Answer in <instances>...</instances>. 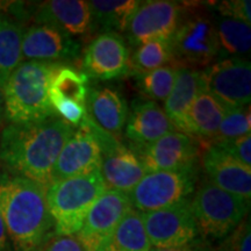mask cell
Listing matches in <instances>:
<instances>
[{"instance_id": "32", "label": "cell", "mask_w": 251, "mask_h": 251, "mask_svg": "<svg viewBox=\"0 0 251 251\" xmlns=\"http://www.w3.org/2000/svg\"><path fill=\"white\" fill-rule=\"evenodd\" d=\"M218 146L219 148L224 149L229 155H231L242 164L251 168V134L246 136L238 137V139L220 141V142L209 143Z\"/></svg>"}, {"instance_id": "35", "label": "cell", "mask_w": 251, "mask_h": 251, "mask_svg": "<svg viewBox=\"0 0 251 251\" xmlns=\"http://www.w3.org/2000/svg\"><path fill=\"white\" fill-rule=\"evenodd\" d=\"M8 244V236L6 233V227L4 219H2L1 211H0V251H6Z\"/></svg>"}, {"instance_id": "24", "label": "cell", "mask_w": 251, "mask_h": 251, "mask_svg": "<svg viewBox=\"0 0 251 251\" xmlns=\"http://www.w3.org/2000/svg\"><path fill=\"white\" fill-rule=\"evenodd\" d=\"M141 1L139 0H92L89 1L93 29L101 33L126 31Z\"/></svg>"}, {"instance_id": "36", "label": "cell", "mask_w": 251, "mask_h": 251, "mask_svg": "<svg viewBox=\"0 0 251 251\" xmlns=\"http://www.w3.org/2000/svg\"><path fill=\"white\" fill-rule=\"evenodd\" d=\"M151 251H197V250L191 246H185V247H179V248H164V249H161V248H152Z\"/></svg>"}, {"instance_id": "4", "label": "cell", "mask_w": 251, "mask_h": 251, "mask_svg": "<svg viewBox=\"0 0 251 251\" xmlns=\"http://www.w3.org/2000/svg\"><path fill=\"white\" fill-rule=\"evenodd\" d=\"M106 190L100 170L49 184L46 197L56 236L76 235L87 213Z\"/></svg>"}, {"instance_id": "1", "label": "cell", "mask_w": 251, "mask_h": 251, "mask_svg": "<svg viewBox=\"0 0 251 251\" xmlns=\"http://www.w3.org/2000/svg\"><path fill=\"white\" fill-rule=\"evenodd\" d=\"M75 130L57 115L33 124H11L0 135V162L14 176L48 186L55 163Z\"/></svg>"}, {"instance_id": "16", "label": "cell", "mask_w": 251, "mask_h": 251, "mask_svg": "<svg viewBox=\"0 0 251 251\" xmlns=\"http://www.w3.org/2000/svg\"><path fill=\"white\" fill-rule=\"evenodd\" d=\"M147 172L171 171L197 164L199 147L193 137L179 131H171L155 142L137 146Z\"/></svg>"}, {"instance_id": "19", "label": "cell", "mask_w": 251, "mask_h": 251, "mask_svg": "<svg viewBox=\"0 0 251 251\" xmlns=\"http://www.w3.org/2000/svg\"><path fill=\"white\" fill-rule=\"evenodd\" d=\"M202 166L212 184L250 203L251 168L214 144L203 152Z\"/></svg>"}, {"instance_id": "18", "label": "cell", "mask_w": 251, "mask_h": 251, "mask_svg": "<svg viewBox=\"0 0 251 251\" xmlns=\"http://www.w3.org/2000/svg\"><path fill=\"white\" fill-rule=\"evenodd\" d=\"M36 25L52 27L74 39L94 33L89 1L84 0H49L42 2L34 14Z\"/></svg>"}, {"instance_id": "33", "label": "cell", "mask_w": 251, "mask_h": 251, "mask_svg": "<svg viewBox=\"0 0 251 251\" xmlns=\"http://www.w3.org/2000/svg\"><path fill=\"white\" fill-rule=\"evenodd\" d=\"M222 251H251L250 220H243L222 244Z\"/></svg>"}, {"instance_id": "22", "label": "cell", "mask_w": 251, "mask_h": 251, "mask_svg": "<svg viewBox=\"0 0 251 251\" xmlns=\"http://www.w3.org/2000/svg\"><path fill=\"white\" fill-rule=\"evenodd\" d=\"M203 90L205 80L201 70L185 67L178 68L175 85L165 100L164 112L175 129L179 133L187 135L188 112L194 100Z\"/></svg>"}, {"instance_id": "8", "label": "cell", "mask_w": 251, "mask_h": 251, "mask_svg": "<svg viewBox=\"0 0 251 251\" xmlns=\"http://www.w3.org/2000/svg\"><path fill=\"white\" fill-rule=\"evenodd\" d=\"M87 122L101 148L100 172L106 187L107 190H115L129 194L147 175V170L139 155L135 150L127 148L119 142L117 137L100 129L89 118Z\"/></svg>"}, {"instance_id": "23", "label": "cell", "mask_w": 251, "mask_h": 251, "mask_svg": "<svg viewBox=\"0 0 251 251\" xmlns=\"http://www.w3.org/2000/svg\"><path fill=\"white\" fill-rule=\"evenodd\" d=\"M227 109L208 91L203 90L197 97L187 115V135L193 139L209 141L215 139Z\"/></svg>"}, {"instance_id": "27", "label": "cell", "mask_w": 251, "mask_h": 251, "mask_svg": "<svg viewBox=\"0 0 251 251\" xmlns=\"http://www.w3.org/2000/svg\"><path fill=\"white\" fill-rule=\"evenodd\" d=\"M142 214L131 208L112 235L106 251H151Z\"/></svg>"}, {"instance_id": "10", "label": "cell", "mask_w": 251, "mask_h": 251, "mask_svg": "<svg viewBox=\"0 0 251 251\" xmlns=\"http://www.w3.org/2000/svg\"><path fill=\"white\" fill-rule=\"evenodd\" d=\"M131 207L129 196L115 190H106L87 213L76 234L85 251H106L118 225Z\"/></svg>"}, {"instance_id": "25", "label": "cell", "mask_w": 251, "mask_h": 251, "mask_svg": "<svg viewBox=\"0 0 251 251\" xmlns=\"http://www.w3.org/2000/svg\"><path fill=\"white\" fill-rule=\"evenodd\" d=\"M23 25L0 11V89L23 62Z\"/></svg>"}, {"instance_id": "13", "label": "cell", "mask_w": 251, "mask_h": 251, "mask_svg": "<svg viewBox=\"0 0 251 251\" xmlns=\"http://www.w3.org/2000/svg\"><path fill=\"white\" fill-rule=\"evenodd\" d=\"M89 78L77 68L58 64L50 79L48 97L56 115L78 128L86 118Z\"/></svg>"}, {"instance_id": "6", "label": "cell", "mask_w": 251, "mask_h": 251, "mask_svg": "<svg viewBox=\"0 0 251 251\" xmlns=\"http://www.w3.org/2000/svg\"><path fill=\"white\" fill-rule=\"evenodd\" d=\"M197 180V165L171 171L147 172L128 194L131 207L140 213H148L185 201L196 190Z\"/></svg>"}, {"instance_id": "37", "label": "cell", "mask_w": 251, "mask_h": 251, "mask_svg": "<svg viewBox=\"0 0 251 251\" xmlns=\"http://www.w3.org/2000/svg\"><path fill=\"white\" fill-rule=\"evenodd\" d=\"M6 119V113H5V100H4V93L2 90L0 89V125L4 122Z\"/></svg>"}, {"instance_id": "30", "label": "cell", "mask_w": 251, "mask_h": 251, "mask_svg": "<svg viewBox=\"0 0 251 251\" xmlns=\"http://www.w3.org/2000/svg\"><path fill=\"white\" fill-rule=\"evenodd\" d=\"M251 129V114L250 106L230 109L226 112L221 125H220L215 139L211 143L238 139L250 134Z\"/></svg>"}, {"instance_id": "14", "label": "cell", "mask_w": 251, "mask_h": 251, "mask_svg": "<svg viewBox=\"0 0 251 251\" xmlns=\"http://www.w3.org/2000/svg\"><path fill=\"white\" fill-rule=\"evenodd\" d=\"M129 49L120 34L101 33L86 47L81 72L89 79L112 80L129 74Z\"/></svg>"}, {"instance_id": "7", "label": "cell", "mask_w": 251, "mask_h": 251, "mask_svg": "<svg viewBox=\"0 0 251 251\" xmlns=\"http://www.w3.org/2000/svg\"><path fill=\"white\" fill-rule=\"evenodd\" d=\"M174 62L179 67H208L218 61V39L214 20L201 13L181 14L170 39Z\"/></svg>"}, {"instance_id": "11", "label": "cell", "mask_w": 251, "mask_h": 251, "mask_svg": "<svg viewBox=\"0 0 251 251\" xmlns=\"http://www.w3.org/2000/svg\"><path fill=\"white\" fill-rule=\"evenodd\" d=\"M152 248H179L196 240L198 229L190 199L158 211L141 213Z\"/></svg>"}, {"instance_id": "20", "label": "cell", "mask_w": 251, "mask_h": 251, "mask_svg": "<svg viewBox=\"0 0 251 251\" xmlns=\"http://www.w3.org/2000/svg\"><path fill=\"white\" fill-rule=\"evenodd\" d=\"M128 105L117 87L96 85L89 87L86 115L100 129L112 136H120L128 119Z\"/></svg>"}, {"instance_id": "17", "label": "cell", "mask_w": 251, "mask_h": 251, "mask_svg": "<svg viewBox=\"0 0 251 251\" xmlns=\"http://www.w3.org/2000/svg\"><path fill=\"white\" fill-rule=\"evenodd\" d=\"M80 55V45L74 37L46 25H33L25 30L23 59L43 63L75 62Z\"/></svg>"}, {"instance_id": "26", "label": "cell", "mask_w": 251, "mask_h": 251, "mask_svg": "<svg viewBox=\"0 0 251 251\" xmlns=\"http://www.w3.org/2000/svg\"><path fill=\"white\" fill-rule=\"evenodd\" d=\"M218 39L219 59L241 57L250 52L251 29L250 25L236 19L218 17L214 20Z\"/></svg>"}, {"instance_id": "5", "label": "cell", "mask_w": 251, "mask_h": 251, "mask_svg": "<svg viewBox=\"0 0 251 251\" xmlns=\"http://www.w3.org/2000/svg\"><path fill=\"white\" fill-rule=\"evenodd\" d=\"M250 203L221 190L209 180L198 188L190 201L198 231L203 236L222 238L231 234L248 214Z\"/></svg>"}, {"instance_id": "2", "label": "cell", "mask_w": 251, "mask_h": 251, "mask_svg": "<svg viewBox=\"0 0 251 251\" xmlns=\"http://www.w3.org/2000/svg\"><path fill=\"white\" fill-rule=\"evenodd\" d=\"M47 186L14 175L0 177V211L18 251H41L55 234Z\"/></svg>"}, {"instance_id": "15", "label": "cell", "mask_w": 251, "mask_h": 251, "mask_svg": "<svg viewBox=\"0 0 251 251\" xmlns=\"http://www.w3.org/2000/svg\"><path fill=\"white\" fill-rule=\"evenodd\" d=\"M101 148L90 128L87 118L67 141L55 163L51 183L100 170Z\"/></svg>"}, {"instance_id": "34", "label": "cell", "mask_w": 251, "mask_h": 251, "mask_svg": "<svg viewBox=\"0 0 251 251\" xmlns=\"http://www.w3.org/2000/svg\"><path fill=\"white\" fill-rule=\"evenodd\" d=\"M45 251H85L76 235L56 236L45 247Z\"/></svg>"}, {"instance_id": "3", "label": "cell", "mask_w": 251, "mask_h": 251, "mask_svg": "<svg viewBox=\"0 0 251 251\" xmlns=\"http://www.w3.org/2000/svg\"><path fill=\"white\" fill-rule=\"evenodd\" d=\"M58 64L24 61L12 72L2 89L6 119L11 124H33L55 117L48 90Z\"/></svg>"}, {"instance_id": "28", "label": "cell", "mask_w": 251, "mask_h": 251, "mask_svg": "<svg viewBox=\"0 0 251 251\" xmlns=\"http://www.w3.org/2000/svg\"><path fill=\"white\" fill-rule=\"evenodd\" d=\"M174 62L170 40H152L135 46L129 56L131 75L144 74Z\"/></svg>"}, {"instance_id": "9", "label": "cell", "mask_w": 251, "mask_h": 251, "mask_svg": "<svg viewBox=\"0 0 251 251\" xmlns=\"http://www.w3.org/2000/svg\"><path fill=\"white\" fill-rule=\"evenodd\" d=\"M205 90L227 111L246 107L251 99V64L246 58L219 59L202 71Z\"/></svg>"}, {"instance_id": "29", "label": "cell", "mask_w": 251, "mask_h": 251, "mask_svg": "<svg viewBox=\"0 0 251 251\" xmlns=\"http://www.w3.org/2000/svg\"><path fill=\"white\" fill-rule=\"evenodd\" d=\"M178 68L169 64L156 70L134 75L137 89L149 100L165 101L175 85Z\"/></svg>"}, {"instance_id": "21", "label": "cell", "mask_w": 251, "mask_h": 251, "mask_svg": "<svg viewBox=\"0 0 251 251\" xmlns=\"http://www.w3.org/2000/svg\"><path fill=\"white\" fill-rule=\"evenodd\" d=\"M171 131H177L161 106L149 99H137L126 122V136L136 146H147Z\"/></svg>"}, {"instance_id": "12", "label": "cell", "mask_w": 251, "mask_h": 251, "mask_svg": "<svg viewBox=\"0 0 251 251\" xmlns=\"http://www.w3.org/2000/svg\"><path fill=\"white\" fill-rule=\"evenodd\" d=\"M183 8V2L171 0L141 1L126 29L130 45L135 47L152 40H170L179 24Z\"/></svg>"}, {"instance_id": "31", "label": "cell", "mask_w": 251, "mask_h": 251, "mask_svg": "<svg viewBox=\"0 0 251 251\" xmlns=\"http://www.w3.org/2000/svg\"><path fill=\"white\" fill-rule=\"evenodd\" d=\"M211 5L219 12L220 17L236 19L250 25V0H228V1L211 2Z\"/></svg>"}]
</instances>
